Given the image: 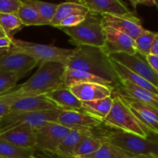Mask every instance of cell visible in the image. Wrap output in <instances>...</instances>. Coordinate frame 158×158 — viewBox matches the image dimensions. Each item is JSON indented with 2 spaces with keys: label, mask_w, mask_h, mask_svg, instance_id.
Returning <instances> with one entry per match:
<instances>
[{
  "label": "cell",
  "mask_w": 158,
  "mask_h": 158,
  "mask_svg": "<svg viewBox=\"0 0 158 158\" xmlns=\"http://www.w3.org/2000/svg\"><path fill=\"white\" fill-rule=\"evenodd\" d=\"M69 36V41L77 46H88L102 48L105 35L101 15L89 12L80 24L73 27L60 28Z\"/></svg>",
  "instance_id": "5b68a950"
},
{
  "label": "cell",
  "mask_w": 158,
  "mask_h": 158,
  "mask_svg": "<svg viewBox=\"0 0 158 158\" xmlns=\"http://www.w3.org/2000/svg\"><path fill=\"white\" fill-rule=\"evenodd\" d=\"M103 143V142L94 136V134L90 137H88L79 144L76 151H74L73 157L83 158L89 154H94L100 149Z\"/></svg>",
  "instance_id": "f546056e"
},
{
  "label": "cell",
  "mask_w": 158,
  "mask_h": 158,
  "mask_svg": "<svg viewBox=\"0 0 158 158\" xmlns=\"http://www.w3.org/2000/svg\"><path fill=\"white\" fill-rule=\"evenodd\" d=\"M31 158H66L60 154H57L56 152H52V151H40V150L35 149Z\"/></svg>",
  "instance_id": "8d00e7d4"
},
{
  "label": "cell",
  "mask_w": 158,
  "mask_h": 158,
  "mask_svg": "<svg viewBox=\"0 0 158 158\" xmlns=\"http://www.w3.org/2000/svg\"><path fill=\"white\" fill-rule=\"evenodd\" d=\"M114 92L130 97L140 103L151 106L158 110V95L140 87L127 80H120V84L114 88Z\"/></svg>",
  "instance_id": "e0dca14e"
},
{
  "label": "cell",
  "mask_w": 158,
  "mask_h": 158,
  "mask_svg": "<svg viewBox=\"0 0 158 158\" xmlns=\"http://www.w3.org/2000/svg\"><path fill=\"white\" fill-rule=\"evenodd\" d=\"M101 16L103 26H109L124 32L134 40L137 39L146 30L142 26L140 19L135 15H114L104 14L101 15Z\"/></svg>",
  "instance_id": "5bb4252c"
},
{
  "label": "cell",
  "mask_w": 158,
  "mask_h": 158,
  "mask_svg": "<svg viewBox=\"0 0 158 158\" xmlns=\"http://www.w3.org/2000/svg\"><path fill=\"white\" fill-rule=\"evenodd\" d=\"M0 158H5V157H0Z\"/></svg>",
  "instance_id": "681fc988"
},
{
  "label": "cell",
  "mask_w": 158,
  "mask_h": 158,
  "mask_svg": "<svg viewBox=\"0 0 158 158\" xmlns=\"http://www.w3.org/2000/svg\"><path fill=\"white\" fill-rule=\"evenodd\" d=\"M53 110L60 109L46 95L31 96L15 99L10 106L9 114H21Z\"/></svg>",
  "instance_id": "9a60e30c"
},
{
  "label": "cell",
  "mask_w": 158,
  "mask_h": 158,
  "mask_svg": "<svg viewBox=\"0 0 158 158\" xmlns=\"http://www.w3.org/2000/svg\"><path fill=\"white\" fill-rule=\"evenodd\" d=\"M21 5L20 0H0V13L16 14Z\"/></svg>",
  "instance_id": "836d02e7"
},
{
  "label": "cell",
  "mask_w": 158,
  "mask_h": 158,
  "mask_svg": "<svg viewBox=\"0 0 158 158\" xmlns=\"http://www.w3.org/2000/svg\"><path fill=\"white\" fill-rule=\"evenodd\" d=\"M16 15H18L24 26L49 25V22L45 19L33 8L23 2Z\"/></svg>",
  "instance_id": "484cf974"
},
{
  "label": "cell",
  "mask_w": 158,
  "mask_h": 158,
  "mask_svg": "<svg viewBox=\"0 0 158 158\" xmlns=\"http://www.w3.org/2000/svg\"><path fill=\"white\" fill-rule=\"evenodd\" d=\"M46 96L62 110H82L83 102L71 92L69 87L60 86Z\"/></svg>",
  "instance_id": "ffe728a7"
},
{
  "label": "cell",
  "mask_w": 158,
  "mask_h": 158,
  "mask_svg": "<svg viewBox=\"0 0 158 158\" xmlns=\"http://www.w3.org/2000/svg\"><path fill=\"white\" fill-rule=\"evenodd\" d=\"M92 135H94V131L70 130L58 147L56 152L66 158L73 157L74 151L79 144L83 140Z\"/></svg>",
  "instance_id": "44dd1931"
},
{
  "label": "cell",
  "mask_w": 158,
  "mask_h": 158,
  "mask_svg": "<svg viewBox=\"0 0 158 158\" xmlns=\"http://www.w3.org/2000/svg\"><path fill=\"white\" fill-rule=\"evenodd\" d=\"M151 54L157 56H158V32L156 33L155 36H154L152 47H151Z\"/></svg>",
  "instance_id": "60d3db41"
},
{
  "label": "cell",
  "mask_w": 158,
  "mask_h": 158,
  "mask_svg": "<svg viewBox=\"0 0 158 158\" xmlns=\"http://www.w3.org/2000/svg\"><path fill=\"white\" fill-rule=\"evenodd\" d=\"M12 38L13 37H0V50L10 49L12 46Z\"/></svg>",
  "instance_id": "74e56055"
},
{
  "label": "cell",
  "mask_w": 158,
  "mask_h": 158,
  "mask_svg": "<svg viewBox=\"0 0 158 158\" xmlns=\"http://www.w3.org/2000/svg\"><path fill=\"white\" fill-rule=\"evenodd\" d=\"M56 123L69 130L94 131L103 125V121L83 110H60Z\"/></svg>",
  "instance_id": "8fae6325"
},
{
  "label": "cell",
  "mask_w": 158,
  "mask_h": 158,
  "mask_svg": "<svg viewBox=\"0 0 158 158\" xmlns=\"http://www.w3.org/2000/svg\"><path fill=\"white\" fill-rule=\"evenodd\" d=\"M60 110H53L21 114H9L2 117V128L0 130V134L6 130L22 125L36 130L48 123H56Z\"/></svg>",
  "instance_id": "52a82bcc"
},
{
  "label": "cell",
  "mask_w": 158,
  "mask_h": 158,
  "mask_svg": "<svg viewBox=\"0 0 158 158\" xmlns=\"http://www.w3.org/2000/svg\"><path fill=\"white\" fill-rule=\"evenodd\" d=\"M35 149H23L17 148L6 140L0 139V157L31 158Z\"/></svg>",
  "instance_id": "f1b7e54d"
},
{
  "label": "cell",
  "mask_w": 158,
  "mask_h": 158,
  "mask_svg": "<svg viewBox=\"0 0 158 158\" xmlns=\"http://www.w3.org/2000/svg\"><path fill=\"white\" fill-rule=\"evenodd\" d=\"M86 18V15H71V16L67 17L65 19H63L61 23L59 24L57 26L58 29L60 28H69V27H73V26H77V25L80 24L83 20Z\"/></svg>",
  "instance_id": "e575fe53"
},
{
  "label": "cell",
  "mask_w": 158,
  "mask_h": 158,
  "mask_svg": "<svg viewBox=\"0 0 158 158\" xmlns=\"http://www.w3.org/2000/svg\"><path fill=\"white\" fill-rule=\"evenodd\" d=\"M112 106L113 97L110 96L101 100L83 102L82 110L103 121L110 111Z\"/></svg>",
  "instance_id": "d4e9b609"
},
{
  "label": "cell",
  "mask_w": 158,
  "mask_h": 158,
  "mask_svg": "<svg viewBox=\"0 0 158 158\" xmlns=\"http://www.w3.org/2000/svg\"><path fill=\"white\" fill-rule=\"evenodd\" d=\"M156 33L157 32L146 29L145 32L135 39L134 41H135L136 49L137 52L144 56L151 54V49Z\"/></svg>",
  "instance_id": "1f68e13d"
},
{
  "label": "cell",
  "mask_w": 158,
  "mask_h": 158,
  "mask_svg": "<svg viewBox=\"0 0 158 158\" xmlns=\"http://www.w3.org/2000/svg\"><path fill=\"white\" fill-rule=\"evenodd\" d=\"M71 158H80V157H71Z\"/></svg>",
  "instance_id": "c3c4849f"
},
{
  "label": "cell",
  "mask_w": 158,
  "mask_h": 158,
  "mask_svg": "<svg viewBox=\"0 0 158 158\" xmlns=\"http://www.w3.org/2000/svg\"><path fill=\"white\" fill-rule=\"evenodd\" d=\"M76 2L85 5L90 12L99 15H134L122 0H77Z\"/></svg>",
  "instance_id": "d6986e66"
},
{
  "label": "cell",
  "mask_w": 158,
  "mask_h": 158,
  "mask_svg": "<svg viewBox=\"0 0 158 158\" xmlns=\"http://www.w3.org/2000/svg\"><path fill=\"white\" fill-rule=\"evenodd\" d=\"M63 85L66 87H70L74 85L86 83H97L110 85L106 80L100 78L95 75L89 73L85 71L77 69L65 67L63 75ZM114 87V86H113Z\"/></svg>",
  "instance_id": "603a6c76"
},
{
  "label": "cell",
  "mask_w": 158,
  "mask_h": 158,
  "mask_svg": "<svg viewBox=\"0 0 158 158\" xmlns=\"http://www.w3.org/2000/svg\"><path fill=\"white\" fill-rule=\"evenodd\" d=\"M103 32L105 43L101 49L106 55L115 53L134 55L137 52L135 41L130 35L109 26H103Z\"/></svg>",
  "instance_id": "30bf717a"
},
{
  "label": "cell",
  "mask_w": 158,
  "mask_h": 158,
  "mask_svg": "<svg viewBox=\"0 0 158 158\" xmlns=\"http://www.w3.org/2000/svg\"><path fill=\"white\" fill-rule=\"evenodd\" d=\"M147 56L137 52L134 55L115 53L109 57L124 66L128 69L143 77L158 89V74L153 69L147 60Z\"/></svg>",
  "instance_id": "ba28073f"
},
{
  "label": "cell",
  "mask_w": 158,
  "mask_h": 158,
  "mask_svg": "<svg viewBox=\"0 0 158 158\" xmlns=\"http://www.w3.org/2000/svg\"><path fill=\"white\" fill-rule=\"evenodd\" d=\"M18 81V77L14 73L0 71V96L15 88Z\"/></svg>",
  "instance_id": "d6a6232c"
},
{
  "label": "cell",
  "mask_w": 158,
  "mask_h": 158,
  "mask_svg": "<svg viewBox=\"0 0 158 158\" xmlns=\"http://www.w3.org/2000/svg\"><path fill=\"white\" fill-rule=\"evenodd\" d=\"M2 128V118H0V130Z\"/></svg>",
  "instance_id": "bcb514c9"
},
{
  "label": "cell",
  "mask_w": 158,
  "mask_h": 158,
  "mask_svg": "<svg viewBox=\"0 0 158 158\" xmlns=\"http://www.w3.org/2000/svg\"><path fill=\"white\" fill-rule=\"evenodd\" d=\"M24 27L16 14L0 13V28L6 36L13 37Z\"/></svg>",
  "instance_id": "4316f807"
},
{
  "label": "cell",
  "mask_w": 158,
  "mask_h": 158,
  "mask_svg": "<svg viewBox=\"0 0 158 158\" xmlns=\"http://www.w3.org/2000/svg\"><path fill=\"white\" fill-rule=\"evenodd\" d=\"M20 1L24 4L33 8L45 19L49 21V23L55 15L58 6V4L46 2L40 0H20Z\"/></svg>",
  "instance_id": "4dcf8cb0"
},
{
  "label": "cell",
  "mask_w": 158,
  "mask_h": 158,
  "mask_svg": "<svg viewBox=\"0 0 158 158\" xmlns=\"http://www.w3.org/2000/svg\"><path fill=\"white\" fill-rule=\"evenodd\" d=\"M70 130L58 123H48L35 130V149L56 152Z\"/></svg>",
  "instance_id": "9c48e42d"
},
{
  "label": "cell",
  "mask_w": 158,
  "mask_h": 158,
  "mask_svg": "<svg viewBox=\"0 0 158 158\" xmlns=\"http://www.w3.org/2000/svg\"><path fill=\"white\" fill-rule=\"evenodd\" d=\"M134 155L123 151L120 148L103 142L100 149L83 158H133Z\"/></svg>",
  "instance_id": "83f0119b"
},
{
  "label": "cell",
  "mask_w": 158,
  "mask_h": 158,
  "mask_svg": "<svg viewBox=\"0 0 158 158\" xmlns=\"http://www.w3.org/2000/svg\"><path fill=\"white\" fill-rule=\"evenodd\" d=\"M4 36H6V35H5V33L2 32V30L1 29V28H0V37H4Z\"/></svg>",
  "instance_id": "f6af8a7d"
},
{
  "label": "cell",
  "mask_w": 158,
  "mask_h": 158,
  "mask_svg": "<svg viewBox=\"0 0 158 158\" xmlns=\"http://www.w3.org/2000/svg\"><path fill=\"white\" fill-rule=\"evenodd\" d=\"M64 70L65 65L63 63L54 62L42 63L29 80L6 94L17 97L46 95L64 86L63 83Z\"/></svg>",
  "instance_id": "7a4b0ae2"
},
{
  "label": "cell",
  "mask_w": 158,
  "mask_h": 158,
  "mask_svg": "<svg viewBox=\"0 0 158 158\" xmlns=\"http://www.w3.org/2000/svg\"><path fill=\"white\" fill-rule=\"evenodd\" d=\"M69 88L82 102L94 101L110 97L114 90V87L110 85L97 83H81Z\"/></svg>",
  "instance_id": "ac0fdd59"
},
{
  "label": "cell",
  "mask_w": 158,
  "mask_h": 158,
  "mask_svg": "<svg viewBox=\"0 0 158 158\" xmlns=\"http://www.w3.org/2000/svg\"><path fill=\"white\" fill-rule=\"evenodd\" d=\"M65 67L80 69L106 80L110 86L117 87L120 79L114 70L109 56L101 48L81 46L73 49L65 63Z\"/></svg>",
  "instance_id": "6da1fadb"
},
{
  "label": "cell",
  "mask_w": 158,
  "mask_h": 158,
  "mask_svg": "<svg viewBox=\"0 0 158 158\" xmlns=\"http://www.w3.org/2000/svg\"><path fill=\"white\" fill-rule=\"evenodd\" d=\"M112 108L103 120V125L114 130L135 134L143 138H149L151 133L137 120L125 104L121 97L114 91L112 94Z\"/></svg>",
  "instance_id": "277c9868"
},
{
  "label": "cell",
  "mask_w": 158,
  "mask_h": 158,
  "mask_svg": "<svg viewBox=\"0 0 158 158\" xmlns=\"http://www.w3.org/2000/svg\"><path fill=\"white\" fill-rule=\"evenodd\" d=\"M133 158H158V155L154 154H148V155H137L134 156Z\"/></svg>",
  "instance_id": "b9f144b4"
},
{
  "label": "cell",
  "mask_w": 158,
  "mask_h": 158,
  "mask_svg": "<svg viewBox=\"0 0 158 158\" xmlns=\"http://www.w3.org/2000/svg\"><path fill=\"white\" fill-rule=\"evenodd\" d=\"M0 139L6 140L13 146L23 149H35V130L29 127L17 126L3 131Z\"/></svg>",
  "instance_id": "2e32d148"
},
{
  "label": "cell",
  "mask_w": 158,
  "mask_h": 158,
  "mask_svg": "<svg viewBox=\"0 0 158 158\" xmlns=\"http://www.w3.org/2000/svg\"><path fill=\"white\" fill-rule=\"evenodd\" d=\"M94 136L103 142L110 143L134 156L154 154L158 155V143L140 136L121 131H101Z\"/></svg>",
  "instance_id": "3957f363"
},
{
  "label": "cell",
  "mask_w": 158,
  "mask_h": 158,
  "mask_svg": "<svg viewBox=\"0 0 158 158\" xmlns=\"http://www.w3.org/2000/svg\"><path fill=\"white\" fill-rule=\"evenodd\" d=\"M37 65H39L38 62L32 57L11 49L0 58V71L14 73L19 80L27 75Z\"/></svg>",
  "instance_id": "7c38bea8"
},
{
  "label": "cell",
  "mask_w": 158,
  "mask_h": 158,
  "mask_svg": "<svg viewBox=\"0 0 158 158\" xmlns=\"http://www.w3.org/2000/svg\"><path fill=\"white\" fill-rule=\"evenodd\" d=\"M90 10L85 5L77 2H66L58 4L53 18L50 21L49 26L57 28L60 23L67 17L74 15H86Z\"/></svg>",
  "instance_id": "7402d4cb"
},
{
  "label": "cell",
  "mask_w": 158,
  "mask_h": 158,
  "mask_svg": "<svg viewBox=\"0 0 158 158\" xmlns=\"http://www.w3.org/2000/svg\"><path fill=\"white\" fill-rule=\"evenodd\" d=\"M116 93V92H115ZM119 95L137 120L148 130L151 136L158 137V110L135 100ZM150 136V137H151Z\"/></svg>",
  "instance_id": "4fadbf2b"
},
{
  "label": "cell",
  "mask_w": 158,
  "mask_h": 158,
  "mask_svg": "<svg viewBox=\"0 0 158 158\" xmlns=\"http://www.w3.org/2000/svg\"><path fill=\"white\" fill-rule=\"evenodd\" d=\"M9 49H1V50H0V58H1L2 56H4L5 54L7 53L8 51H9Z\"/></svg>",
  "instance_id": "7bdbcfd3"
},
{
  "label": "cell",
  "mask_w": 158,
  "mask_h": 158,
  "mask_svg": "<svg viewBox=\"0 0 158 158\" xmlns=\"http://www.w3.org/2000/svg\"><path fill=\"white\" fill-rule=\"evenodd\" d=\"M110 61L111 63H112L113 67H114L115 72L117 73L120 80H127L128 81L131 82L132 83H134V84L140 86V87L148 89V90L158 95V89L157 87H155L152 83H151L148 80L143 79V77H140L137 74L134 73V72L128 69L127 68L125 67L124 66H123L120 63H119L118 62L115 61V60H112V59H110Z\"/></svg>",
  "instance_id": "cb8c5ba5"
},
{
  "label": "cell",
  "mask_w": 158,
  "mask_h": 158,
  "mask_svg": "<svg viewBox=\"0 0 158 158\" xmlns=\"http://www.w3.org/2000/svg\"><path fill=\"white\" fill-rule=\"evenodd\" d=\"M10 49L13 52L26 54L36 60L39 66L42 63L54 62L65 64L73 49H64L51 45H43L31 43L12 38V46Z\"/></svg>",
  "instance_id": "8992f818"
},
{
  "label": "cell",
  "mask_w": 158,
  "mask_h": 158,
  "mask_svg": "<svg viewBox=\"0 0 158 158\" xmlns=\"http://www.w3.org/2000/svg\"><path fill=\"white\" fill-rule=\"evenodd\" d=\"M12 102V99L7 94L0 96V118H2L10 113L9 109Z\"/></svg>",
  "instance_id": "d590c367"
},
{
  "label": "cell",
  "mask_w": 158,
  "mask_h": 158,
  "mask_svg": "<svg viewBox=\"0 0 158 158\" xmlns=\"http://www.w3.org/2000/svg\"><path fill=\"white\" fill-rule=\"evenodd\" d=\"M147 60L148 61L149 64L153 68L154 71L158 74V56L152 54H149L147 56Z\"/></svg>",
  "instance_id": "ab89813d"
},
{
  "label": "cell",
  "mask_w": 158,
  "mask_h": 158,
  "mask_svg": "<svg viewBox=\"0 0 158 158\" xmlns=\"http://www.w3.org/2000/svg\"><path fill=\"white\" fill-rule=\"evenodd\" d=\"M77 1V0H73V1H71V2H76Z\"/></svg>",
  "instance_id": "7dc6e473"
},
{
  "label": "cell",
  "mask_w": 158,
  "mask_h": 158,
  "mask_svg": "<svg viewBox=\"0 0 158 158\" xmlns=\"http://www.w3.org/2000/svg\"><path fill=\"white\" fill-rule=\"evenodd\" d=\"M148 139L154 140V141H156L158 143V137H155V136H151V137H150Z\"/></svg>",
  "instance_id": "ee69618b"
},
{
  "label": "cell",
  "mask_w": 158,
  "mask_h": 158,
  "mask_svg": "<svg viewBox=\"0 0 158 158\" xmlns=\"http://www.w3.org/2000/svg\"><path fill=\"white\" fill-rule=\"evenodd\" d=\"M129 1L134 8L137 7V5L143 4L147 6H156L158 9V0H129Z\"/></svg>",
  "instance_id": "f35d334b"
}]
</instances>
